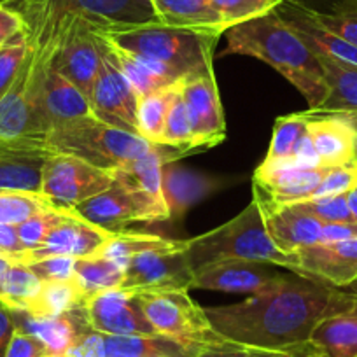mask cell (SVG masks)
I'll use <instances>...</instances> for the list:
<instances>
[{
  "label": "cell",
  "mask_w": 357,
  "mask_h": 357,
  "mask_svg": "<svg viewBox=\"0 0 357 357\" xmlns=\"http://www.w3.org/2000/svg\"><path fill=\"white\" fill-rule=\"evenodd\" d=\"M104 340L105 357H198L205 350L163 335H104Z\"/></svg>",
  "instance_id": "cell-24"
},
{
  "label": "cell",
  "mask_w": 357,
  "mask_h": 357,
  "mask_svg": "<svg viewBox=\"0 0 357 357\" xmlns=\"http://www.w3.org/2000/svg\"><path fill=\"white\" fill-rule=\"evenodd\" d=\"M347 205H349L350 214H352L354 221H356L357 225V186L347 193Z\"/></svg>",
  "instance_id": "cell-54"
},
{
  "label": "cell",
  "mask_w": 357,
  "mask_h": 357,
  "mask_svg": "<svg viewBox=\"0 0 357 357\" xmlns=\"http://www.w3.org/2000/svg\"><path fill=\"white\" fill-rule=\"evenodd\" d=\"M245 350L252 357H319L312 352L308 342L284 347V349H257V347H245Z\"/></svg>",
  "instance_id": "cell-49"
},
{
  "label": "cell",
  "mask_w": 357,
  "mask_h": 357,
  "mask_svg": "<svg viewBox=\"0 0 357 357\" xmlns=\"http://www.w3.org/2000/svg\"><path fill=\"white\" fill-rule=\"evenodd\" d=\"M72 211L112 233L123 231V228L133 222L168 221V212L163 207L118 181L109 190L82 202Z\"/></svg>",
  "instance_id": "cell-11"
},
{
  "label": "cell",
  "mask_w": 357,
  "mask_h": 357,
  "mask_svg": "<svg viewBox=\"0 0 357 357\" xmlns=\"http://www.w3.org/2000/svg\"><path fill=\"white\" fill-rule=\"evenodd\" d=\"M88 100L89 105H91V111H93V116L98 121L139 135L135 114L126 107L123 98L119 97L118 89L114 88L104 67L100 68V74L95 79Z\"/></svg>",
  "instance_id": "cell-27"
},
{
  "label": "cell",
  "mask_w": 357,
  "mask_h": 357,
  "mask_svg": "<svg viewBox=\"0 0 357 357\" xmlns=\"http://www.w3.org/2000/svg\"><path fill=\"white\" fill-rule=\"evenodd\" d=\"M354 130V135H356V161H357V112H350V114H340Z\"/></svg>",
  "instance_id": "cell-55"
},
{
  "label": "cell",
  "mask_w": 357,
  "mask_h": 357,
  "mask_svg": "<svg viewBox=\"0 0 357 357\" xmlns=\"http://www.w3.org/2000/svg\"><path fill=\"white\" fill-rule=\"evenodd\" d=\"M0 250H2V254L11 257V259L18 261V263H25L26 261V252L29 250L20 242L16 226L0 225Z\"/></svg>",
  "instance_id": "cell-48"
},
{
  "label": "cell",
  "mask_w": 357,
  "mask_h": 357,
  "mask_svg": "<svg viewBox=\"0 0 357 357\" xmlns=\"http://www.w3.org/2000/svg\"><path fill=\"white\" fill-rule=\"evenodd\" d=\"M160 23L177 29L225 36V25L212 0H151Z\"/></svg>",
  "instance_id": "cell-23"
},
{
  "label": "cell",
  "mask_w": 357,
  "mask_h": 357,
  "mask_svg": "<svg viewBox=\"0 0 357 357\" xmlns=\"http://www.w3.org/2000/svg\"><path fill=\"white\" fill-rule=\"evenodd\" d=\"M46 345H44L40 340H37L36 336L29 335V333L22 331V329H16L13 333V338L9 342L8 350H6L4 357H47Z\"/></svg>",
  "instance_id": "cell-45"
},
{
  "label": "cell",
  "mask_w": 357,
  "mask_h": 357,
  "mask_svg": "<svg viewBox=\"0 0 357 357\" xmlns=\"http://www.w3.org/2000/svg\"><path fill=\"white\" fill-rule=\"evenodd\" d=\"M284 273L279 266L245 259H221L195 268L191 289L221 291L233 294H256L272 286Z\"/></svg>",
  "instance_id": "cell-14"
},
{
  "label": "cell",
  "mask_w": 357,
  "mask_h": 357,
  "mask_svg": "<svg viewBox=\"0 0 357 357\" xmlns=\"http://www.w3.org/2000/svg\"><path fill=\"white\" fill-rule=\"evenodd\" d=\"M67 212L68 211H61V208L40 212V214H36L30 219H26V221L20 222V225L16 226V233H18L20 242L23 243V247H25L29 252L30 250L37 249L39 245H43L44 240L50 236V233L63 221Z\"/></svg>",
  "instance_id": "cell-40"
},
{
  "label": "cell",
  "mask_w": 357,
  "mask_h": 357,
  "mask_svg": "<svg viewBox=\"0 0 357 357\" xmlns=\"http://www.w3.org/2000/svg\"><path fill=\"white\" fill-rule=\"evenodd\" d=\"M294 207L307 214L314 215L322 222H352V214L347 205V195L342 197H326V198H310V200L294 202Z\"/></svg>",
  "instance_id": "cell-41"
},
{
  "label": "cell",
  "mask_w": 357,
  "mask_h": 357,
  "mask_svg": "<svg viewBox=\"0 0 357 357\" xmlns=\"http://www.w3.org/2000/svg\"><path fill=\"white\" fill-rule=\"evenodd\" d=\"M186 252L193 268L212 261L245 259L296 273V259L293 254H284L270 238L256 200L226 225L186 240Z\"/></svg>",
  "instance_id": "cell-4"
},
{
  "label": "cell",
  "mask_w": 357,
  "mask_h": 357,
  "mask_svg": "<svg viewBox=\"0 0 357 357\" xmlns=\"http://www.w3.org/2000/svg\"><path fill=\"white\" fill-rule=\"evenodd\" d=\"M56 208L58 207H54L40 193H23V191L0 193V225L18 226L20 222L26 221L32 215L56 211Z\"/></svg>",
  "instance_id": "cell-35"
},
{
  "label": "cell",
  "mask_w": 357,
  "mask_h": 357,
  "mask_svg": "<svg viewBox=\"0 0 357 357\" xmlns=\"http://www.w3.org/2000/svg\"><path fill=\"white\" fill-rule=\"evenodd\" d=\"M307 126L308 116L305 112L277 118L275 125H273L272 142H270V149H268L264 160L273 161L293 158L300 142L307 135Z\"/></svg>",
  "instance_id": "cell-33"
},
{
  "label": "cell",
  "mask_w": 357,
  "mask_h": 357,
  "mask_svg": "<svg viewBox=\"0 0 357 357\" xmlns=\"http://www.w3.org/2000/svg\"><path fill=\"white\" fill-rule=\"evenodd\" d=\"M357 186V161L342 167H333L326 172L324 178L312 193L310 198H326V197H342ZM308 198V200H310Z\"/></svg>",
  "instance_id": "cell-42"
},
{
  "label": "cell",
  "mask_w": 357,
  "mask_h": 357,
  "mask_svg": "<svg viewBox=\"0 0 357 357\" xmlns=\"http://www.w3.org/2000/svg\"><path fill=\"white\" fill-rule=\"evenodd\" d=\"M15 331L16 324L13 319V310L0 301V357L6 356V350H8Z\"/></svg>",
  "instance_id": "cell-51"
},
{
  "label": "cell",
  "mask_w": 357,
  "mask_h": 357,
  "mask_svg": "<svg viewBox=\"0 0 357 357\" xmlns=\"http://www.w3.org/2000/svg\"><path fill=\"white\" fill-rule=\"evenodd\" d=\"M26 32L22 15L0 2V47L11 43L18 36Z\"/></svg>",
  "instance_id": "cell-47"
},
{
  "label": "cell",
  "mask_w": 357,
  "mask_h": 357,
  "mask_svg": "<svg viewBox=\"0 0 357 357\" xmlns=\"http://www.w3.org/2000/svg\"><path fill=\"white\" fill-rule=\"evenodd\" d=\"M296 275L317 279L336 287L357 282V238L335 243H315L298 249Z\"/></svg>",
  "instance_id": "cell-17"
},
{
  "label": "cell",
  "mask_w": 357,
  "mask_h": 357,
  "mask_svg": "<svg viewBox=\"0 0 357 357\" xmlns=\"http://www.w3.org/2000/svg\"><path fill=\"white\" fill-rule=\"evenodd\" d=\"M26 266L39 277L43 282H60L70 280L74 277L75 257L68 256H50L29 263Z\"/></svg>",
  "instance_id": "cell-44"
},
{
  "label": "cell",
  "mask_w": 357,
  "mask_h": 357,
  "mask_svg": "<svg viewBox=\"0 0 357 357\" xmlns=\"http://www.w3.org/2000/svg\"><path fill=\"white\" fill-rule=\"evenodd\" d=\"M84 315L89 328L102 335H158L144 315L137 294L121 287L88 298L84 305Z\"/></svg>",
  "instance_id": "cell-13"
},
{
  "label": "cell",
  "mask_w": 357,
  "mask_h": 357,
  "mask_svg": "<svg viewBox=\"0 0 357 357\" xmlns=\"http://www.w3.org/2000/svg\"><path fill=\"white\" fill-rule=\"evenodd\" d=\"M198 357H252V356L247 352L243 345H238V343H233V342H226L225 345L205 349Z\"/></svg>",
  "instance_id": "cell-52"
},
{
  "label": "cell",
  "mask_w": 357,
  "mask_h": 357,
  "mask_svg": "<svg viewBox=\"0 0 357 357\" xmlns=\"http://www.w3.org/2000/svg\"><path fill=\"white\" fill-rule=\"evenodd\" d=\"M114 233L86 221L74 211H68L63 221L50 233L43 245L26 254L25 264L50 256L88 257L100 254Z\"/></svg>",
  "instance_id": "cell-19"
},
{
  "label": "cell",
  "mask_w": 357,
  "mask_h": 357,
  "mask_svg": "<svg viewBox=\"0 0 357 357\" xmlns=\"http://www.w3.org/2000/svg\"><path fill=\"white\" fill-rule=\"evenodd\" d=\"M212 328L228 342L257 349L305 343L322 321L357 315V282L336 287L284 273L272 286L231 305L205 308Z\"/></svg>",
  "instance_id": "cell-1"
},
{
  "label": "cell",
  "mask_w": 357,
  "mask_h": 357,
  "mask_svg": "<svg viewBox=\"0 0 357 357\" xmlns=\"http://www.w3.org/2000/svg\"><path fill=\"white\" fill-rule=\"evenodd\" d=\"M161 188L168 208V221L178 222L193 205L221 190L222 181L172 161L161 168Z\"/></svg>",
  "instance_id": "cell-20"
},
{
  "label": "cell",
  "mask_w": 357,
  "mask_h": 357,
  "mask_svg": "<svg viewBox=\"0 0 357 357\" xmlns=\"http://www.w3.org/2000/svg\"><path fill=\"white\" fill-rule=\"evenodd\" d=\"M97 30L112 46L163 63L178 81L214 70V50L221 39L218 33L177 29L163 23L109 29L97 26Z\"/></svg>",
  "instance_id": "cell-3"
},
{
  "label": "cell",
  "mask_w": 357,
  "mask_h": 357,
  "mask_svg": "<svg viewBox=\"0 0 357 357\" xmlns=\"http://www.w3.org/2000/svg\"><path fill=\"white\" fill-rule=\"evenodd\" d=\"M61 33L54 67L89 98L102 68L100 36L93 23L75 15L61 16Z\"/></svg>",
  "instance_id": "cell-10"
},
{
  "label": "cell",
  "mask_w": 357,
  "mask_h": 357,
  "mask_svg": "<svg viewBox=\"0 0 357 357\" xmlns=\"http://www.w3.org/2000/svg\"><path fill=\"white\" fill-rule=\"evenodd\" d=\"M84 305V294L72 277L70 280H60V282H43L39 294L23 312L32 317H56L82 308Z\"/></svg>",
  "instance_id": "cell-29"
},
{
  "label": "cell",
  "mask_w": 357,
  "mask_h": 357,
  "mask_svg": "<svg viewBox=\"0 0 357 357\" xmlns=\"http://www.w3.org/2000/svg\"><path fill=\"white\" fill-rule=\"evenodd\" d=\"M252 190L268 235L284 254H294L298 249L321 242L324 222L300 211L293 204H277L270 200L259 188L252 186Z\"/></svg>",
  "instance_id": "cell-15"
},
{
  "label": "cell",
  "mask_w": 357,
  "mask_h": 357,
  "mask_svg": "<svg viewBox=\"0 0 357 357\" xmlns=\"http://www.w3.org/2000/svg\"><path fill=\"white\" fill-rule=\"evenodd\" d=\"M65 357H105L104 335L93 329H86L75 338Z\"/></svg>",
  "instance_id": "cell-46"
},
{
  "label": "cell",
  "mask_w": 357,
  "mask_h": 357,
  "mask_svg": "<svg viewBox=\"0 0 357 357\" xmlns=\"http://www.w3.org/2000/svg\"><path fill=\"white\" fill-rule=\"evenodd\" d=\"M16 13H40L58 20L75 15L100 29L160 23L151 0H0Z\"/></svg>",
  "instance_id": "cell-7"
},
{
  "label": "cell",
  "mask_w": 357,
  "mask_h": 357,
  "mask_svg": "<svg viewBox=\"0 0 357 357\" xmlns=\"http://www.w3.org/2000/svg\"><path fill=\"white\" fill-rule=\"evenodd\" d=\"M163 146L178 147L186 151L188 154L195 153L193 149V132H191L190 116H188L186 104H184L183 93H181V82L172 98L170 109H168L167 121H165Z\"/></svg>",
  "instance_id": "cell-38"
},
{
  "label": "cell",
  "mask_w": 357,
  "mask_h": 357,
  "mask_svg": "<svg viewBox=\"0 0 357 357\" xmlns=\"http://www.w3.org/2000/svg\"><path fill=\"white\" fill-rule=\"evenodd\" d=\"M195 268L186 252V240H170L156 249L135 254L125 268L121 289L132 293L175 291L193 287Z\"/></svg>",
  "instance_id": "cell-9"
},
{
  "label": "cell",
  "mask_w": 357,
  "mask_h": 357,
  "mask_svg": "<svg viewBox=\"0 0 357 357\" xmlns=\"http://www.w3.org/2000/svg\"><path fill=\"white\" fill-rule=\"evenodd\" d=\"M319 357H357V315H338L322 321L308 338Z\"/></svg>",
  "instance_id": "cell-26"
},
{
  "label": "cell",
  "mask_w": 357,
  "mask_h": 357,
  "mask_svg": "<svg viewBox=\"0 0 357 357\" xmlns=\"http://www.w3.org/2000/svg\"><path fill=\"white\" fill-rule=\"evenodd\" d=\"M13 263H15V259L4 256V254H0V294H2V282H4L6 275H8L9 268H11Z\"/></svg>",
  "instance_id": "cell-53"
},
{
  "label": "cell",
  "mask_w": 357,
  "mask_h": 357,
  "mask_svg": "<svg viewBox=\"0 0 357 357\" xmlns=\"http://www.w3.org/2000/svg\"><path fill=\"white\" fill-rule=\"evenodd\" d=\"M177 88L178 82L167 86L163 89H158L154 93L139 100V105H137V130H139V135L146 139L147 142H163L165 121H167L168 109H170L172 98H174Z\"/></svg>",
  "instance_id": "cell-31"
},
{
  "label": "cell",
  "mask_w": 357,
  "mask_h": 357,
  "mask_svg": "<svg viewBox=\"0 0 357 357\" xmlns=\"http://www.w3.org/2000/svg\"><path fill=\"white\" fill-rule=\"evenodd\" d=\"M0 254H2V250H0ZM4 256H6V254H4Z\"/></svg>",
  "instance_id": "cell-57"
},
{
  "label": "cell",
  "mask_w": 357,
  "mask_h": 357,
  "mask_svg": "<svg viewBox=\"0 0 357 357\" xmlns=\"http://www.w3.org/2000/svg\"><path fill=\"white\" fill-rule=\"evenodd\" d=\"M140 308L158 335L200 349L225 345L222 338L186 289L137 293Z\"/></svg>",
  "instance_id": "cell-6"
},
{
  "label": "cell",
  "mask_w": 357,
  "mask_h": 357,
  "mask_svg": "<svg viewBox=\"0 0 357 357\" xmlns=\"http://www.w3.org/2000/svg\"><path fill=\"white\" fill-rule=\"evenodd\" d=\"M74 279L88 300L104 291L119 289L125 280V270L100 252L75 259Z\"/></svg>",
  "instance_id": "cell-28"
},
{
  "label": "cell",
  "mask_w": 357,
  "mask_h": 357,
  "mask_svg": "<svg viewBox=\"0 0 357 357\" xmlns=\"http://www.w3.org/2000/svg\"><path fill=\"white\" fill-rule=\"evenodd\" d=\"M167 243H170V238H163V236L153 235V233L118 231L112 235V238L104 247L102 254L125 270L128 261L135 254H140L149 249H156V247H163Z\"/></svg>",
  "instance_id": "cell-36"
},
{
  "label": "cell",
  "mask_w": 357,
  "mask_h": 357,
  "mask_svg": "<svg viewBox=\"0 0 357 357\" xmlns=\"http://www.w3.org/2000/svg\"><path fill=\"white\" fill-rule=\"evenodd\" d=\"M114 170L98 168L81 158L51 154L43 165L40 195L54 207L72 211L114 184Z\"/></svg>",
  "instance_id": "cell-8"
},
{
  "label": "cell",
  "mask_w": 357,
  "mask_h": 357,
  "mask_svg": "<svg viewBox=\"0 0 357 357\" xmlns=\"http://www.w3.org/2000/svg\"><path fill=\"white\" fill-rule=\"evenodd\" d=\"M160 144H151L135 133L98 121L81 119L53 130L44 137L47 154H68L105 170H118L146 154Z\"/></svg>",
  "instance_id": "cell-5"
},
{
  "label": "cell",
  "mask_w": 357,
  "mask_h": 357,
  "mask_svg": "<svg viewBox=\"0 0 357 357\" xmlns=\"http://www.w3.org/2000/svg\"><path fill=\"white\" fill-rule=\"evenodd\" d=\"M112 51H114V56H116V61H118L119 68H121L123 74L126 75V79L132 82L133 89H135L137 95H139V100L140 98L147 97V95L154 93V91H158V89H163L167 88V86L177 84V82H170L167 81V79L156 75L154 72H151L149 68L144 65V61L140 60L139 56H135V54L128 53V51L125 50H119V47L116 46H112Z\"/></svg>",
  "instance_id": "cell-37"
},
{
  "label": "cell",
  "mask_w": 357,
  "mask_h": 357,
  "mask_svg": "<svg viewBox=\"0 0 357 357\" xmlns=\"http://www.w3.org/2000/svg\"><path fill=\"white\" fill-rule=\"evenodd\" d=\"M40 287H43V280L25 263L15 261L2 282L0 301L8 305L11 310H25L30 301L39 294Z\"/></svg>",
  "instance_id": "cell-32"
},
{
  "label": "cell",
  "mask_w": 357,
  "mask_h": 357,
  "mask_svg": "<svg viewBox=\"0 0 357 357\" xmlns=\"http://www.w3.org/2000/svg\"><path fill=\"white\" fill-rule=\"evenodd\" d=\"M226 54L257 58L286 77L305 97L308 111L326 102L329 86L319 56L279 11L240 23L225 32Z\"/></svg>",
  "instance_id": "cell-2"
},
{
  "label": "cell",
  "mask_w": 357,
  "mask_h": 357,
  "mask_svg": "<svg viewBox=\"0 0 357 357\" xmlns=\"http://www.w3.org/2000/svg\"><path fill=\"white\" fill-rule=\"evenodd\" d=\"M357 238V225L352 222H324L319 243H335Z\"/></svg>",
  "instance_id": "cell-50"
},
{
  "label": "cell",
  "mask_w": 357,
  "mask_h": 357,
  "mask_svg": "<svg viewBox=\"0 0 357 357\" xmlns=\"http://www.w3.org/2000/svg\"><path fill=\"white\" fill-rule=\"evenodd\" d=\"M44 156L6 154L0 156V193H40Z\"/></svg>",
  "instance_id": "cell-30"
},
{
  "label": "cell",
  "mask_w": 357,
  "mask_h": 357,
  "mask_svg": "<svg viewBox=\"0 0 357 357\" xmlns=\"http://www.w3.org/2000/svg\"><path fill=\"white\" fill-rule=\"evenodd\" d=\"M329 168H301L293 158L287 160H263L254 172L252 186L259 188L270 200L277 204H294L312 197Z\"/></svg>",
  "instance_id": "cell-18"
},
{
  "label": "cell",
  "mask_w": 357,
  "mask_h": 357,
  "mask_svg": "<svg viewBox=\"0 0 357 357\" xmlns=\"http://www.w3.org/2000/svg\"><path fill=\"white\" fill-rule=\"evenodd\" d=\"M16 329L36 336L46 345L50 356L65 357L79 335L91 329L86 322L84 307L56 317H32L23 310H13Z\"/></svg>",
  "instance_id": "cell-22"
},
{
  "label": "cell",
  "mask_w": 357,
  "mask_h": 357,
  "mask_svg": "<svg viewBox=\"0 0 357 357\" xmlns=\"http://www.w3.org/2000/svg\"><path fill=\"white\" fill-rule=\"evenodd\" d=\"M47 357H56V356H47Z\"/></svg>",
  "instance_id": "cell-56"
},
{
  "label": "cell",
  "mask_w": 357,
  "mask_h": 357,
  "mask_svg": "<svg viewBox=\"0 0 357 357\" xmlns=\"http://www.w3.org/2000/svg\"><path fill=\"white\" fill-rule=\"evenodd\" d=\"M181 93L190 116L193 149L221 144L226 139V119L214 70L183 79Z\"/></svg>",
  "instance_id": "cell-12"
},
{
  "label": "cell",
  "mask_w": 357,
  "mask_h": 357,
  "mask_svg": "<svg viewBox=\"0 0 357 357\" xmlns=\"http://www.w3.org/2000/svg\"><path fill=\"white\" fill-rule=\"evenodd\" d=\"M88 118H95L88 97L70 79L56 70L53 61L44 81L37 109V128L40 137L44 139L53 130Z\"/></svg>",
  "instance_id": "cell-16"
},
{
  "label": "cell",
  "mask_w": 357,
  "mask_h": 357,
  "mask_svg": "<svg viewBox=\"0 0 357 357\" xmlns=\"http://www.w3.org/2000/svg\"><path fill=\"white\" fill-rule=\"evenodd\" d=\"M284 0H212L225 30L277 11Z\"/></svg>",
  "instance_id": "cell-39"
},
{
  "label": "cell",
  "mask_w": 357,
  "mask_h": 357,
  "mask_svg": "<svg viewBox=\"0 0 357 357\" xmlns=\"http://www.w3.org/2000/svg\"><path fill=\"white\" fill-rule=\"evenodd\" d=\"M29 51V37L26 32L13 39L11 43L0 47V97L8 91L11 82L15 81L20 67Z\"/></svg>",
  "instance_id": "cell-43"
},
{
  "label": "cell",
  "mask_w": 357,
  "mask_h": 357,
  "mask_svg": "<svg viewBox=\"0 0 357 357\" xmlns=\"http://www.w3.org/2000/svg\"><path fill=\"white\" fill-rule=\"evenodd\" d=\"M307 13L322 29L357 46V0H335L329 11L307 8Z\"/></svg>",
  "instance_id": "cell-34"
},
{
  "label": "cell",
  "mask_w": 357,
  "mask_h": 357,
  "mask_svg": "<svg viewBox=\"0 0 357 357\" xmlns=\"http://www.w3.org/2000/svg\"><path fill=\"white\" fill-rule=\"evenodd\" d=\"M329 86L324 104L308 114H350L357 112V67L317 54Z\"/></svg>",
  "instance_id": "cell-25"
},
{
  "label": "cell",
  "mask_w": 357,
  "mask_h": 357,
  "mask_svg": "<svg viewBox=\"0 0 357 357\" xmlns=\"http://www.w3.org/2000/svg\"><path fill=\"white\" fill-rule=\"evenodd\" d=\"M307 132L321 167L333 168L356 161V135L340 114H308Z\"/></svg>",
  "instance_id": "cell-21"
}]
</instances>
